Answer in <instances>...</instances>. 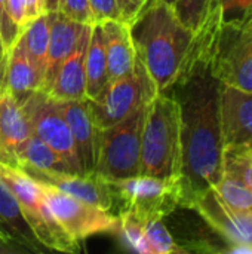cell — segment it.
I'll return each mask as SVG.
<instances>
[{"label":"cell","mask_w":252,"mask_h":254,"mask_svg":"<svg viewBox=\"0 0 252 254\" xmlns=\"http://www.w3.org/2000/svg\"><path fill=\"white\" fill-rule=\"evenodd\" d=\"M224 21L252 15V0H217Z\"/></svg>","instance_id":"obj_32"},{"label":"cell","mask_w":252,"mask_h":254,"mask_svg":"<svg viewBox=\"0 0 252 254\" xmlns=\"http://www.w3.org/2000/svg\"><path fill=\"white\" fill-rule=\"evenodd\" d=\"M89 6L94 13L95 22H102L107 19L117 18L116 0H89Z\"/></svg>","instance_id":"obj_33"},{"label":"cell","mask_w":252,"mask_h":254,"mask_svg":"<svg viewBox=\"0 0 252 254\" xmlns=\"http://www.w3.org/2000/svg\"><path fill=\"white\" fill-rule=\"evenodd\" d=\"M212 188L229 207L239 211L252 213V189L236 176L223 173L218 183Z\"/></svg>","instance_id":"obj_24"},{"label":"cell","mask_w":252,"mask_h":254,"mask_svg":"<svg viewBox=\"0 0 252 254\" xmlns=\"http://www.w3.org/2000/svg\"><path fill=\"white\" fill-rule=\"evenodd\" d=\"M212 67L223 85L252 92V15L221 19L214 43Z\"/></svg>","instance_id":"obj_7"},{"label":"cell","mask_w":252,"mask_h":254,"mask_svg":"<svg viewBox=\"0 0 252 254\" xmlns=\"http://www.w3.org/2000/svg\"><path fill=\"white\" fill-rule=\"evenodd\" d=\"M215 0H175L174 10L180 21L193 31H198L208 19Z\"/></svg>","instance_id":"obj_28"},{"label":"cell","mask_w":252,"mask_h":254,"mask_svg":"<svg viewBox=\"0 0 252 254\" xmlns=\"http://www.w3.org/2000/svg\"><path fill=\"white\" fill-rule=\"evenodd\" d=\"M58 106L71 131L82 173H95L100 128L94 122L88 100L62 101Z\"/></svg>","instance_id":"obj_14"},{"label":"cell","mask_w":252,"mask_h":254,"mask_svg":"<svg viewBox=\"0 0 252 254\" xmlns=\"http://www.w3.org/2000/svg\"><path fill=\"white\" fill-rule=\"evenodd\" d=\"M22 109L31 122L33 134L61 155L74 173H82L71 131L58 103L39 89L25 101Z\"/></svg>","instance_id":"obj_11"},{"label":"cell","mask_w":252,"mask_h":254,"mask_svg":"<svg viewBox=\"0 0 252 254\" xmlns=\"http://www.w3.org/2000/svg\"><path fill=\"white\" fill-rule=\"evenodd\" d=\"M220 116L224 147L248 146L252 149V92L221 83Z\"/></svg>","instance_id":"obj_13"},{"label":"cell","mask_w":252,"mask_h":254,"mask_svg":"<svg viewBox=\"0 0 252 254\" xmlns=\"http://www.w3.org/2000/svg\"><path fill=\"white\" fill-rule=\"evenodd\" d=\"M114 202L122 210L132 213L140 220L165 219L184 204V185L181 176L159 179L153 176H137L120 180H107Z\"/></svg>","instance_id":"obj_5"},{"label":"cell","mask_w":252,"mask_h":254,"mask_svg":"<svg viewBox=\"0 0 252 254\" xmlns=\"http://www.w3.org/2000/svg\"><path fill=\"white\" fill-rule=\"evenodd\" d=\"M100 24L104 36L108 82H113L131 74L135 70L138 57L126 22L114 18Z\"/></svg>","instance_id":"obj_18"},{"label":"cell","mask_w":252,"mask_h":254,"mask_svg":"<svg viewBox=\"0 0 252 254\" xmlns=\"http://www.w3.org/2000/svg\"><path fill=\"white\" fill-rule=\"evenodd\" d=\"M4 64L3 61H0V92L3 91V82H4Z\"/></svg>","instance_id":"obj_39"},{"label":"cell","mask_w":252,"mask_h":254,"mask_svg":"<svg viewBox=\"0 0 252 254\" xmlns=\"http://www.w3.org/2000/svg\"><path fill=\"white\" fill-rule=\"evenodd\" d=\"M36 182L49 185L73 198L92 204L101 210L111 211L116 205L108 182L98 173H64L45 171L30 167H18Z\"/></svg>","instance_id":"obj_12"},{"label":"cell","mask_w":252,"mask_h":254,"mask_svg":"<svg viewBox=\"0 0 252 254\" xmlns=\"http://www.w3.org/2000/svg\"><path fill=\"white\" fill-rule=\"evenodd\" d=\"M147 106L140 107L116 125L100 129L95 173L105 180H120L141 174V135Z\"/></svg>","instance_id":"obj_6"},{"label":"cell","mask_w":252,"mask_h":254,"mask_svg":"<svg viewBox=\"0 0 252 254\" xmlns=\"http://www.w3.org/2000/svg\"><path fill=\"white\" fill-rule=\"evenodd\" d=\"M223 15L218 1L198 30L196 43L180 76L166 91L178 104L181 125V180L186 208L190 198L218 183L223 176L221 82L214 73V43Z\"/></svg>","instance_id":"obj_1"},{"label":"cell","mask_w":252,"mask_h":254,"mask_svg":"<svg viewBox=\"0 0 252 254\" xmlns=\"http://www.w3.org/2000/svg\"><path fill=\"white\" fill-rule=\"evenodd\" d=\"M58 10L67 18L77 21L80 24L92 25L95 24L94 13L89 6V0H59Z\"/></svg>","instance_id":"obj_30"},{"label":"cell","mask_w":252,"mask_h":254,"mask_svg":"<svg viewBox=\"0 0 252 254\" xmlns=\"http://www.w3.org/2000/svg\"><path fill=\"white\" fill-rule=\"evenodd\" d=\"M15 158L18 159L19 167H30L45 171L74 173L61 155H58L52 147H49L34 134L16 149Z\"/></svg>","instance_id":"obj_22"},{"label":"cell","mask_w":252,"mask_h":254,"mask_svg":"<svg viewBox=\"0 0 252 254\" xmlns=\"http://www.w3.org/2000/svg\"><path fill=\"white\" fill-rule=\"evenodd\" d=\"M0 182L16 199L19 210L39 243L52 252L77 253L80 246L56 222L36 180L18 167L0 164Z\"/></svg>","instance_id":"obj_4"},{"label":"cell","mask_w":252,"mask_h":254,"mask_svg":"<svg viewBox=\"0 0 252 254\" xmlns=\"http://www.w3.org/2000/svg\"><path fill=\"white\" fill-rule=\"evenodd\" d=\"M137 57L144 64L159 92H166L192 55L198 31L186 27L172 6L153 0L129 24Z\"/></svg>","instance_id":"obj_2"},{"label":"cell","mask_w":252,"mask_h":254,"mask_svg":"<svg viewBox=\"0 0 252 254\" xmlns=\"http://www.w3.org/2000/svg\"><path fill=\"white\" fill-rule=\"evenodd\" d=\"M186 208L198 213L201 219L229 244L226 252L252 253V213L229 207L214 188L193 195Z\"/></svg>","instance_id":"obj_10"},{"label":"cell","mask_w":252,"mask_h":254,"mask_svg":"<svg viewBox=\"0 0 252 254\" xmlns=\"http://www.w3.org/2000/svg\"><path fill=\"white\" fill-rule=\"evenodd\" d=\"M6 18L9 24L10 39L15 45L21 37L24 28L27 27L25 0H6Z\"/></svg>","instance_id":"obj_29"},{"label":"cell","mask_w":252,"mask_h":254,"mask_svg":"<svg viewBox=\"0 0 252 254\" xmlns=\"http://www.w3.org/2000/svg\"><path fill=\"white\" fill-rule=\"evenodd\" d=\"M37 185L56 222L77 243L94 235L117 231L119 219L110 211L73 198L49 185L40 182H37Z\"/></svg>","instance_id":"obj_9"},{"label":"cell","mask_w":252,"mask_h":254,"mask_svg":"<svg viewBox=\"0 0 252 254\" xmlns=\"http://www.w3.org/2000/svg\"><path fill=\"white\" fill-rule=\"evenodd\" d=\"M0 164L10 165V167H19L18 159L4 147V144L1 143V140H0Z\"/></svg>","instance_id":"obj_36"},{"label":"cell","mask_w":252,"mask_h":254,"mask_svg":"<svg viewBox=\"0 0 252 254\" xmlns=\"http://www.w3.org/2000/svg\"><path fill=\"white\" fill-rule=\"evenodd\" d=\"M6 57H7V54H6V49H4V45L1 40V33H0V61L6 63Z\"/></svg>","instance_id":"obj_38"},{"label":"cell","mask_w":252,"mask_h":254,"mask_svg":"<svg viewBox=\"0 0 252 254\" xmlns=\"http://www.w3.org/2000/svg\"><path fill=\"white\" fill-rule=\"evenodd\" d=\"M58 7H59V0H45L46 13H49V12H56Z\"/></svg>","instance_id":"obj_37"},{"label":"cell","mask_w":252,"mask_h":254,"mask_svg":"<svg viewBox=\"0 0 252 254\" xmlns=\"http://www.w3.org/2000/svg\"><path fill=\"white\" fill-rule=\"evenodd\" d=\"M42 86V76L28 60L21 40L10 48L4 64L3 91L9 92L13 100L24 106L25 101Z\"/></svg>","instance_id":"obj_19"},{"label":"cell","mask_w":252,"mask_h":254,"mask_svg":"<svg viewBox=\"0 0 252 254\" xmlns=\"http://www.w3.org/2000/svg\"><path fill=\"white\" fill-rule=\"evenodd\" d=\"M0 252L42 253L48 252L25 222L19 205L0 182Z\"/></svg>","instance_id":"obj_15"},{"label":"cell","mask_w":252,"mask_h":254,"mask_svg":"<svg viewBox=\"0 0 252 254\" xmlns=\"http://www.w3.org/2000/svg\"><path fill=\"white\" fill-rule=\"evenodd\" d=\"M85 74H86V100H92L108 83L104 36L100 22L91 25L86 57H85Z\"/></svg>","instance_id":"obj_21"},{"label":"cell","mask_w":252,"mask_h":254,"mask_svg":"<svg viewBox=\"0 0 252 254\" xmlns=\"http://www.w3.org/2000/svg\"><path fill=\"white\" fill-rule=\"evenodd\" d=\"M157 88L144 64L137 61L135 70L117 80L108 82L92 100H88L91 115L100 129L108 128L126 119L135 110L151 103Z\"/></svg>","instance_id":"obj_8"},{"label":"cell","mask_w":252,"mask_h":254,"mask_svg":"<svg viewBox=\"0 0 252 254\" xmlns=\"http://www.w3.org/2000/svg\"><path fill=\"white\" fill-rule=\"evenodd\" d=\"M0 33H1V40L6 49V54L10 51L13 46V42L10 39V31H9V24L6 18V0H0Z\"/></svg>","instance_id":"obj_34"},{"label":"cell","mask_w":252,"mask_h":254,"mask_svg":"<svg viewBox=\"0 0 252 254\" xmlns=\"http://www.w3.org/2000/svg\"><path fill=\"white\" fill-rule=\"evenodd\" d=\"M33 135L31 122L13 97L1 91L0 92V140L4 147L15 156L16 149Z\"/></svg>","instance_id":"obj_20"},{"label":"cell","mask_w":252,"mask_h":254,"mask_svg":"<svg viewBox=\"0 0 252 254\" xmlns=\"http://www.w3.org/2000/svg\"><path fill=\"white\" fill-rule=\"evenodd\" d=\"M19 40L24 46L28 60L37 70V73L42 76L43 82L49 48V13H43L36 19L30 21L24 28Z\"/></svg>","instance_id":"obj_23"},{"label":"cell","mask_w":252,"mask_h":254,"mask_svg":"<svg viewBox=\"0 0 252 254\" xmlns=\"http://www.w3.org/2000/svg\"><path fill=\"white\" fill-rule=\"evenodd\" d=\"M144 232L149 241V246L151 249V254H175L187 253L186 249L178 246L166 225L163 223V219H153L144 222Z\"/></svg>","instance_id":"obj_27"},{"label":"cell","mask_w":252,"mask_h":254,"mask_svg":"<svg viewBox=\"0 0 252 254\" xmlns=\"http://www.w3.org/2000/svg\"><path fill=\"white\" fill-rule=\"evenodd\" d=\"M91 25H85V30L73 49V52L59 65L46 94L56 103L86 100V74H85V57L89 40Z\"/></svg>","instance_id":"obj_16"},{"label":"cell","mask_w":252,"mask_h":254,"mask_svg":"<svg viewBox=\"0 0 252 254\" xmlns=\"http://www.w3.org/2000/svg\"><path fill=\"white\" fill-rule=\"evenodd\" d=\"M117 219L119 235L122 237L123 243L129 247V250L140 254H151V249L144 232V222L125 210L119 211Z\"/></svg>","instance_id":"obj_25"},{"label":"cell","mask_w":252,"mask_h":254,"mask_svg":"<svg viewBox=\"0 0 252 254\" xmlns=\"http://www.w3.org/2000/svg\"><path fill=\"white\" fill-rule=\"evenodd\" d=\"M223 173L241 179L252 189V149L248 146H227L223 153Z\"/></svg>","instance_id":"obj_26"},{"label":"cell","mask_w":252,"mask_h":254,"mask_svg":"<svg viewBox=\"0 0 252 254\" xmlns=\"http://www.w3.org/2000/svg\"><path fill=\"white\" fill-rule=\"evenodd\" d=\"M85 25L77 21L67 18L59 10L49 12V48H48V61L45 68L43 82L40 91L46 92L64 60L76 48Z\"/></svg>","instance_id":"obj_17"},{"label":"cell","mask_w":252,"mask_h":254,"mask_svg":"<svg viewBox=\"0 0 252 254\" xmlns=\"http://www.w3.org/2000/svg\"><path fill=\"white\" fill-rule=\"evenodd\" d=\"M160 1H163V3H166V4H169V6H174V1H175V0H160Z\"/></svg>","instance_id":"obj_40"},{"label":"cell","mask_w":252,"mask_h":254,"mask_svg":"<svg viewBox=\"0 0 252 254\" xmlns=\"http://www.w3.org/2000/svg\"><path fill=\"white\" fill-rule=\"evenodd\" d=\"M151 1L153 0H116L117 19H120L129 25L151 4Z\"/></svg>","instance_id":"obj_31"},{"label":"cell","mask_w":252,"mask_h":254,"mask_svg":"<svg viewBox=\"0 0 252 254\" xmlns=\"http://www.w3.org/2000/svg\"><path fill=\"white\" fill-rule=\"evenodd\" d=\"M141 174L159 179L181 176L180 110L168 92H157L147 107L141 135Z\"/></svg>","instance_id":"obj_3"},{"label":"cell","mask_w":252,"mask_h":254,"mask_svg":"<svg viewBox=\"0 0 252 254\" xmlns=\"http://www.w3.org/2000/svg\"><path fill=\"white\" fill-rule=\"evenodd\" d=\"M46 13L45 9V0H25V19L27 24L37 16Z\"/></svg>","instance_id":"obj_35"}]
</instances>
